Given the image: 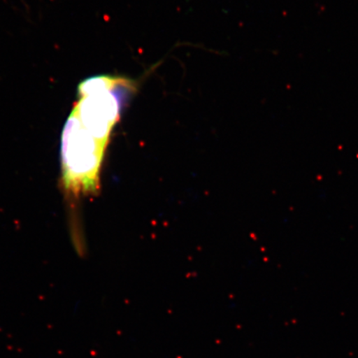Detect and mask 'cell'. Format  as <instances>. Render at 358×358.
Wrapping results in <instances>:
<instances>
[{"instance_id": "1", "label": "cell", "mask_w": 358, "mask_h": 358, "mask_svg": "<svg viewBox=\"0 0 358 358\" xmlns=\"http://www.w3.org/2000/svg\"><path fill=\"white\" fill-rule=\"evenodd\" d=\"M106 146L94 138L73 113L62 134V180L75 196L96 194Z\"/></svg>"}, {"instance_id": "2", "label": "cell", "mask_w": 358, "mask_h": 358, "mask_svg": "<svg viewBox=\"0 0 358 358\" xmlns=\"http://www.w3.org/2000/svg\"><path fill=\"white\" fill-rule=\"evenodd\" d=\"M115 87L97 89L80 96L73 113L83 127L101 144L107 146L112 129L120 119V100Z\"/></svg>"}]
</instances>
